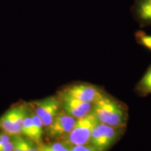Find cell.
I'll return each instance as SVG.
<instances>
[{"label": "cell", "instance_id": "52a82bcc", "mask_svg": "<svg viewBox=\"0 0 151 151\" xmlns=\"http://www.w3.org/2000/svg\"><path fill=\"white\" fill-rule=\"evenodd\" d=\"M130 13L140 27L151 26V0H134Z\"/></svg>", "mask_w": 151, "mask_h": 151}, {"label": "cell", "instance_id": "30bf717a", "mask_svg": "<svg viewBox=\"0 0 151 151\" xmlns=\"http://www.w3.org/2000/svg\"><path fill=\"white\" fill-rule=\"evenodd\" d=\"M0 129H2L4 132L8 134L10 136L18 134L8 112L0 117Z\"/></svg>", "mask_w": 151, "mask_h": 151}, {"label": "cell", "instance_id": "7c38bea8", "mask_svg": "<svg viewBox=\"0 0 151 151\" xmlns=\"http://www.w3.org/2000/svg\"><path fill=\"white\" fill-rule=\"evenodd\" d=\"M38 151H69V146L65 143H53L38 147Z\"/></svg>", "mask_w": 151, "mask_h": 151}, {"label": "cell", "instance_id": "4fadbf2b", "mask_svg": "<svg viewBox=\"0 0 151 151\" xmlns=\"http://www.w3.org/2000/svg\"><path fill=\"white\" fill-rule=\"evenodd\" d=\"M55 99L56 98L55 97H49L37 102V106H36V114L41 118L43 115V113L46 112V111L50 106V105L54 102Z\"/></svg>", "mask_w": 151, "mask_h": 151}, {"label": "cell", "instance_id": "8992f818", "mask_svg": "<svg viewBox=\"0 0 151 151\" xmlns=\"http://www.w3.org/2000/svg\"><path fill=\"white\" fill-rule=\"evenodd\" d=\"M60 98L63 111L76 119L87 116L93 108V104L91 103L81 101L69 96L60 94Z\"/></svg>", "mask_w": 151, "mask_h": 151}, {"label": "cell", "instance_id": "8fae6325", "mask_svg": "<svg viewBox=\"0 0 151 151\" xmlns=\"http://www.w3.org/2000/svg\"><path fill=\"white\" fill-rule=\"evenodd\" d=\"M134 38L138 44L151 51V35L139 29L134 33Z\"/></svg>", "mask_w": 151, "mask_h": 151}, {"label": "cell", "instance_id": "9a60e30c", "mask_svg": "<svg viewBox=\"0 0 151 151\" xmlns=\"http://www.w3.org/2000/svg\"><path fill=\"white\" fill-rule=\"evenodd\" d=\"M10 140V135L8 134L5 133V132L0 133V149L2 148L6 143H8Z\"/></svg>", "mask_w": 151, "mask_h": 151}, {"label": "cell", "instance_id": "3957f363", "mask_svg": "<svg viewBox=\"0 0 151 151\" xmlns=\"http://www.w3.org/2000/svg\"><path fill=\"white\" fill-rule=\"evenodd\" d=\"M123 130L98 122L92 132L89 144L96 151H106L122 135Z\"/></svg>", "mask_w": 151, "mask_h": 151}, {"label": "cell", "instance_id": "5bb4252c", "mask_svg": "<svg viewBox=\"0 0 151 151\" xmlns=\"http://www.w3.org/2000/svg\"><path fill=\"white\" fill-rule=\"evenodd\" d=\"M32 118L33 123H34V127H35V135H36V141L39 142L41 140V138L42 137V127L43 125L42 120L40 117L37 116L36 113H33L32 114Z\"/></svg>", "mask_w": 151, "mask_h": 151}, {"label": "cell", "instance_id": "277c9868", "mask_svg": "<svg viewBox=\"0 0 151 151\" xmlns=\"http://www.w3.org/2000/svg\"><path fill=\"white\" fill-rule=\"evenodd\" d=\"M60 94L94 104L98 100L104 97L106 93L99 87L94 85L81 83L67 87L62 90Z\"/></svg>", "mask_w": 151, "mask_h": 151}, {"label": "cell", "instance_id": "ba28073f", "mask_svg": "<svg viewBox=\"0 0 151 151\" xmlns=\"http://www.w3.org/2000/svg\"><path fill=\"white\" fill-rule=\"evenodd\" d=\"M136 91L143 96L151 94V65L138 83L136 87Z\"/></svg>", "mask_w": 151, "mask_h": 151}, {"label": "cell", "instance_id": "5b68a950", "mask_svg": "<svg viewBox=\"0 0 151 151\" xmlns=\"http://www.w3.org/2000/svg\"><path fill=\"white\" fill-rule=\"evenodd\" d=\"M76 119L65 111H59L48 126V132L52 137H66L74 126Z\"/></svg>", "mask_w": 151, "mask_h": 151}, {"label": "cell", "instance_id": "e0dca14e", "mask_svg": "<svg viewBox=\"0 0 151 151\" xmlns=\"http://www.w3.org/2000/svg\"><path fill=\"white\" fill-rule=\"evenodd\" d=\"M25 145L27 151H38V148L35 146L32 141L25 139Z\"/></svg>", "mask_w": 151, "mask_h": 151}, {"label": "cell", "instance_id": "6da1fadb", "mask_svg": "<svg viewBox=\"0 0 151 151\" xmlns=\"http://www.w3.org/2000/svg\"><path fill=\"white\" fill-rule=\"evenodd\" d=\"M92 112L100 123L120 129L127 125V107L107 94L94 104Z\"/></svg>", "mask_w": 151, "mask_h": 151}, {"label": "cell", "instance_id": "2e32d148", "mask_svg": "<svg viewBox=\"0 0 151 151\" xmlns=\"http://www.w3.org/2000/svg\"><path fill=\"white\" fill-rule=\"evenodd\" d=\"M14 149V141L11 139L8 143H6L2 148L0 149V151H13Z\"/></svg>", "mask_w": 151, "mask_h": 151}, {"label": "cell", "instance_id": "9c48e42d", "mask_svg": "<svg viewBox=\"0 0 151 151\" xmlns=\"http://www.w3.org/2000/svg\"><path fill=\"white\" fill-rule=\"evenodd\" d=\"M21 134L29 137L32 140L36 141V135L33 120L32 118V116H29L27 112L26 113L23 120V123H22Z\"/></svg>", "mask_w": 151, "mask_h": 151}, {"label": "cell", "instance_id": "7a4b0ae2", "mask_svg": "<svg viewBox=\"0 0 151 151\" xmlns=\"http://www.w3.org/2000/svg\"><path fill=\"white\" fill-rule=\"evenodd\" d=\"M98 122L92 110L87 116L76 119L72 129L65 137V143L69 146L88 144L92 132Z\"/></svg>", "mask_w": 151, "mask_h": 151}]
</instances>
